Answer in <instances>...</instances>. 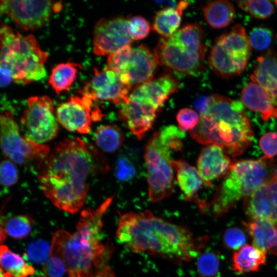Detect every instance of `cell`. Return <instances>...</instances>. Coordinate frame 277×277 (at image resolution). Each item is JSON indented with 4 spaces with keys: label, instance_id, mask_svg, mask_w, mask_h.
I'll return each instance as SVG.
<instances>
[{
    "label": "cell",
    "instance_id": "1",
    "mask_svg": "<svg viewBox=\"0 0 277 277\" xmlns=\"http://www.w3.org/2000/svg\"><path fill=\"white\" fill-rule=\"evenodd\" d=\"M108 169L106 159L92 145L79 137L66 138L50 152L39 169L38 180L54 206L74 213L85 203L88 177Z\"/></svg>",
    "mask_w": 277,
    "mask_h": 277
},
{
    "label": "cell",
    "instance_id": "2",
    "mask_svg": "<svg viewBox=\"0 0 277 277\" xmlns=\"http://www.w3.org/2000/svg\"><path fill=\"white\" fill-rule=\"evenodd\" d=\"M116 235L118 242L132 251L147 252L176 263L195 258L208 239L194 237L186 227L147 210L120 215Z\"/></svg>",
    "mask_w": 277,
    "mask_h": 277
},
{
    "label": "cell",
    "instance_id": "3",
    "mask_svg": "<svg viewBox=\"0 0 277 277\" xmlns=\"http://www.w3.org/2000/svg\"><path fill=\"white\" fill-rule=\"evenodd\" d=\"M113 199V196L107 198L95 210H83L73 233L63 229L54 233L50 256L56 257L63 262L69 277H92L95 267L107 265L101 231L103 217Z\"/></svg>",
    "mask_w": 277,
    "mask_h": 277
},
{
    "label": "cell",
    "instance_id": "4",
    "mask_svg": "<svg viewBox=\"0 0 277 277\" xmlns=\"http://www.w3.org/2000/svg\"><path fill=\"white\" fill-rule=\"evenodd\" d=\"M243 104L220 94L208 96L199 122L190 131L192 138L206 145H217L233 157L251 145L253 132Z\"/></svg>",
    "mask_w": 277,
    "mask_h": 277
},
{
    "label": "cell",
    "instance_id": "5",
    "mask_svg": "<svg viewBox=\"0 0 277 277\" xmlns=\"http://www.w3.org/2000/svg\"><path fill=\"white\" fill-rule=\"evenodd\" d=\"M273 157L243 160L232 164L210 204L215 216L228 212L240 200L245 199L274 175Z\"/></svg>",
    "mask_w": 277,
    "mask_h": 277
},
{
    "label": "cell",
    "instance_id": "6",
    "mask_svg": "<svg viewBox=\"0 0 277 277\" xmlns=\"http://www.w3.org/2000/svg\"><path fill=\"white\" fill-rule=\"evenodd\" d=\"M184 131L173 125L165 126L155 132L145 147L149 198L152 202L169 196L174 187V169L171 151L182 147Z\"/></svg>",
    "mask_w": 277,
    "mask_h": 277
},
{
    "label": "cell",
    "instance_id": "7",
    "mask_svg": "<svg viewBox=\"0 0 277 277\" xmlns=\"http://www.w3.org/2000/svg\"><path fill=\"white\" fill-rule=\"evenodd\" d=\"M0 36L1 68L10 72L13 81L26 85L46 76L45 64L48 56L33 35L22 37L10 26L2 24Z\"/></svg>",
    "mask_w": 277,
    "mask_h": 277
},
{
    "label": "cell",
    "instance_id": "8",
    "mask_svg": "<svg viewBox=\"0 0 277 277\" xmlns=\"http://www.w3.org/2000/svg\"><path fill=\"white\" fill-rule=\"evenodd\" d=\"M204 37L201 27L191 24L162 38L154 52L158 64L179 74L197 76L203 70L206 50Z\"/></svg>",
    "mask_w": 277,
    "mask_h": 277
},
{
    "label": "cell",
    "instance_id": "9",
    "mask_svg": "<svg viewBox=\"0 0 277 277\" xmlns=\"http://www.w3.org/2000/svg\"><path fill=\"white\" fill-rule=\"evenodd\" d=\"M251 51L245 28L236 24L216 39L210 52L209 63L217 75L224 78H231L244 71Z\"/></svg>",
    "mask_w": 277,
    "mask_h": 277
},
{
    "label": "cell",
    "instance_id": "10",
    "mask_svg": "<svg viewBox=\"0 0 277 277\" xmlns=\"http://www.w3.org/2000/svg\"><path fill=\"white\" fill-rule=\"evenodd\" d=\"M0 124L1 145L5 155L15 164L39 170L50 152L49 147L22 134L10 112L1 114Z\"/></svg>",
    "mask_w": 277,
    "mask_h": 277
},
{
    "label": "cell",
    "instance_id": "11",
    "mask_svg": "<svg viewBox=\"0 0 277 277\" xmlns=\"http://www.w3.org/2000/svg\"><path fill=\"white\" fill-rule=\"evenodd\" d=\"M157 64L154 53L146 46H126L108 55L106 68L131 87L152 80Z\"/></svg>",
    "mask_w": 277,
    "mask_h": 277
},
{
    "label": "cell",
    "instance_id": "12",
    "mask_svg": "<svg viewBox=\"0 0 277 277\" xmlns=\"http://www.w3.org/2000/svg\"><path fill=\"white\" fill-rule=\"evenodd\" d=\"M20 121L23 134L38 144L52 140L58 131L53 102L47 95L28 98Z\"/></svg>",
    "mask_w": 277,
    "mask_h": 277
},
{
    "label": "cell",
    "instance_id": "13",
    "mask_svg": "<svg viewBox=\"0 0 277 277\" xmlns=\"http://www.w3.org/2000/svg\"><path fill=\"white\" fill-rule=\"evenodd\" d=\"M62 7L61 3L51 1L2 0L0 4L1 12L25 31L43 27L49 21L52 12L60 11Z\"/></svg>",
    "mask_w": 277,
    "mask_h": 277
},
{
    "label": "cell",
    "instance_id": "14",
    "mask_svg": "<svg viewBox=\"0 0 277 277\" xmlns=\"http://www.w3.org/2000/svg\"><path fill=\"white\" fill-rule=\"evenodd\" d=\"M131 87L115 72L107 68L100 70L94 68L93 76L78 92L92 100H107L122 105L129 102Z\"/></svg>",
    "mask_w": 277,
    "mask_h": 277
},
{
    "label": "cell",
    "instance_id": "15",
    "mask_svg": "<svg viewBox=\"0 0 277 277\" xmlns=\"http://www.w3.org/2000/svg\"><path fill=\"white\" fill-rule=\"evenodd\" d=\"M133 41L129 29V21L123 17L102 18L94 26L93 51L97 56L109 55L130 46Z\"/></svg>",
    "mask_w": 277,
    "mask_h": 277
},
{
    "label": "cell",
    "instance_id": "16",
    "mask_svg": "<svg viewBox=\"0 0 277 277\" xmlns=\"http://www.w3.org/2000/svg\"><path fill=\"white\" fill-rule=\"evenodd\" d=\"M92 100L86 96H74L60 105L55 112L58 123L67 130L87 134L91 122L101 119L102 114L97 108L92 110Z\"/></svg>",
    "mask_w": 277,
    "mask_h": 277
},
{
    "label": "cell",
    "instance_id": "17",
    "mask_svg": "<svg viewBox=\"0 0 277 277\" xmlns=\"http://www.w3.org/2000/svg\"><path fill=\"white\" fill-rule=\"evenodd\" d=\"M179 82L172 74H164L135 87L129 98L159 111L164 103L179 88Z\"/></svg>",
    "mask_w": 277,
    "mask_h": 277
},
{
    "label": "cell",
    "instance_id": "18",
    "mask_svg": "<svg viewBox=\"0 0 277 277\" xmlns=\"http://www.w3.org/2000/svg\"><path fill=\"white\" fill-rule=\"evenodd\" d=\"M250 219L262 218L277 223V179L274 176L244 199Z\"/></svg>",
    "mask_w": 277,
    "mask_h": 277
},
{
    "label": "cell",
    "instance_id": "19",
    "mask_svg": "<svg viewBox=\"0 0 277 277\" xmlns=\"http://www.w3.org/2000/svg\"><path fill=\"white\" fill-rule=\"evenodd\" d=\"M231 160L225 150L217 145L204 147L197 161V170L204 184L211 186L213 181L225 176L231 166Z\"/></svg>",
    "mask_w": 277,
    "mask_h": 277
},
{
    "label": "cell",
    "instance_id": "20",
    "mask_svg": "<svg viewBox=\"0 0 277 277\" xmlns=\"http://www.w3.org/2000/svg\"><path fill=\"white\" fill-rule=\"evenodd\" d=\"M159 111L154 108L129 98L127 103L121 105L119 119L141 140L154 124Z\"/></svg>",
    "mask_w": 277,
    "mask_h": 277
},
{
    "label": "cell",
    "instance_id": "21",
    "mask_svg": "<svg viewBox=\"0 0 277 277\" xmlns=\"http://www.w3.org/2000/svg\"><path fill=\"white\" fill-rule=\"evenodd\" d=\"M250 79L263 88L277 105V53L275 51L269 50L258 57Z\"/></svg>",
    "mask_w": 277,
    "mask_h": 277
},
{
    "label": "cell",
    "instance_id": "22",
    "mask_svg": "<svg viewBox=\"0 0 277 277\" xmlns=\"http://www.w3.org/2000/svg\"><path fill=\"white\" fill-rule=\"evenodd\" d=\"M241 98L244 106L260 113L264 121L270 117L277 118V107L265 90L256 83L251 81L244 87Z\"/></svg>",
    "mask_w": 277,
    "mask_h": 277
},
{
    "label": "cell",
    "instance_id": "23",
    "mask_svg": "<svg viewBox=\"0 0 277 277\" xmlns=\"http://www.w3.org/2000/svg\"><path fill=\"white\" fill-rule=\"evenodd\" d=\"M243 223L254 246L277 256V228L274 223L262 218L250 219Z\"/></svg>",
    "mask_w": 277,
    "mask_h": 277
},
{
    "label": "cell",
    "instance_id": "24",
    "mask_svg": "<svg viewBox=\"0 0 277 277\" xmlns=\"http://www.w3.org/2000/svg\"><path fill=\"white\" fill-rule=\"evenodd\" d=\"M171 164L185 200L197 203L196 195L204 184L197 169L182 160H172Z\"/></svg>",
    "mask_w": 277,
    "mask_h": 277
},
{
    "label": "cell",
    "instance_id": "25",
    "mask_svg": "<svg viewBox=\"0 0 277 277\" xmlns=\"http://www.w3.org/2000/svg\"><path fill=\"white\" fill-rule=\"evenodd\" d=\"M232 268L238 273L258 271L266 262V252L255 246L246 245L233 253Z\"/></svg>",
    "mask_w": 277,
    "mask_h": 277
},
{
    "label": "cell",
    "instance_id": "26",
    "mask_svg": "<svg viewBox=\"0 0 277 277\" xmlns=\"http://www.w3.org/2000/svg\"><path fill=\"white\" fill-rule=\"evenodd\" d=\"M235 13L233 5L228 1H213L204 8L206 22L211 27L216 29L227 27L232 22Z\"/></svg>",
    "mask_w": 277,
    "mask_h": 277
},
{
    "label": "cell",
    "instance_id": "27",
    "mask_svg": "<svg viewBox=\"0 0 277 277\" xmlns=\"http://www.w3.org/2000/svg\"><path fill=\"white\" fill-rule=\"evenodd\" d=\"M78 68H82L81 64L68 62L61 63L52 69L49 83L56 94L69 90L76 79Z\"/></svg>",
    "mask_w": 277,
    "mask_h": 277
},
{
    "label": "cell",
    "instance_id": "28",
    "mask_svg": "<svg viewBox=\"0 0 277 277\" xmlns=\"http://www.w3.org/2000/svg\"><path fill=\"white\" fill-rule=\"evenodd\" d=\"M0 261L1 269L11 277H27L34 273L32 266L6 245L1 246Z\"/></svg>",
    "mask_w": 277,
    "mask_h": 277
},
{
    "label": "cell",
    "instance_id": "29",
    "mask_svg": "<svg viewBox=\"0 0 277 277\" xmlns=\"http://www.w3.org/2000/svg\"><path fill=\"white\" fill-rule=\"evenodd\" d=\"M96 145L104 151L112 152L123 145L124 135L121 129L115 125L100 126L94 134Z\"/></svg>",
    "mask_w": 277,
    "mask_h": 277
},
{
    "label": "cell",
    "instance_id": "30",
    "mask_svg": "<svg viewBox=\"0 0 277 277\" xmlns=\"http://www.w3.org/2000/svg\"><path fill=\"white\" fill-rule=\"evenodd\" d=\"M181 15L182 14L175 8H164L156 13L153 29L165 38H169L178 30L181 22Z\"/></svg>",
    "mask_w": 277,
    "mask_h": 277
},
{
    "label": "cell",
    "instance_id": "31",
    "mask_svg": "<svg viewBox=\"0 0 277 277\" xmlns=\"http://www.w3.org/2000/svg\"><path fill=\"white\" fill-rule=\"evenodd\" d=\"M32 219L26 215H17L9 219L5 223L4 228H1V234L9 235L17 239L27 236L30 232L32 227Z\"/></svg>",
    "mask_w": 277,
    "mask_h": 277
},
{
    "label": "cell",
    "instance_id": "32",
    "mask_svg": "<svg viewBox=\"0 0 277 277\" xmlns=\"http://www.w3.org/2000/svg\"><path fill=\"white\" fill-rule=\"evenodd\" d=\"M236 3L240 8L258 19L270 17L274 10L273 4L269 1H239Z\"/></svg>",
    "mask_w": 277,
    "mask_h": 277
},
{
    "label": "cell",
    "instance_id": "33",
    "mask_svg": "<svg viewBox=\"0 0 277 277\" xmlns=\"http://www.w3.org/2000/svg\"><path fill=\"white\" fill-rule=\"evenodd\" d=\"M220 259L217 253L208 250L203 253L197 261V270L201 277H213L219 270Z\"/></svg>",
    "mask_w": 277,
    "mask_h": 277
},
{
    "label": "cell",
    "instance_id": "34",
    "mask_svg": "<svg viewBox=\"0 0 277 277\" xmlns=\"http://www.w3.org/2000/svg\"><path fill=\"white\" fill-rule=\"evenodd\" d=\"M248 37L251 47L261 50L269 46L272 42V34L266 28L258 27L251 30Z\"/></svg>",
    "mask_w": 277,
    "mask_h": 277
},
{
    "label": "cell",
    "instance_id": "35",
    "mask_svg": "<svg viewBox=\"0 0 277 277\" xmlns=\"http://www.w3.org/2000/svg\"><path fill=\"white\" fill-rule=\"evenodd\" d=\"M200 115L194 110L184 108L180 110L176 114L179 128L183 131H191L197 126Z\"/></svg>",
    "mask_w": 277,
    "mask_h": 277
},
{
    "label": "cell",
    "instance_id": "36",
    "mask_svg": "<svg viewBox=\"0 0 277 277\" xmlns=\"http://www.w3.org/2000/svg\"><path fill=\"white\" fill-rule=\"evenodd\" d=\"M246 240V236L243 231L236 227L227 229L223 237L225 246L228 249L233 250L242 248L245 244Z\"/></svg>",
    "mask_w": 277,
    "mask_h": 277
},
{
    "label": "cell",
    "instance_id": "37",
    "mask_svg": "<svg viewBox=\"0 0 277 277\" xmlns=\"http://www.w3.org/2000/svg\"><path fill=\"white\" fill-rule=\"evenodd\" d=\"M129 29L133 40H138L145 38L150 30L148 22L143 17L135 16L129 21Z\"/></svg>",
    "mask_w": 277,
    "mask_h": 277
},
{
    "label": "cell",
    "instance_id": "38",
    "mask_svg": "<svg viewBox=\"0 0 277 277\" xmlns=\"http://www.w3.org/2000/svg\"><path fill=\"white\" fill-rule=\"evenodd\" d=\"M18 171L13 162L10 160H4L0 167L1 183L4 186H11L17 182Z\"/></svg>",
    "mask_w": 277,
    "mask_h": 277
},
{
    "label": "cell",
    "instance_id": "39",
    "mask_svg": "<svg viewBox=\"0 0 277 277\" xmlns=\"http://www.w3.org/2000/svg\"><path fill=\"white\" fill-rule=\"evenodd\" d=\"M50 245L46 242L39 241L31 244L28 248V257L33 261L37 263L44 264L50 257Z\"/></svg>",
    "mask_w": 277,
    "mask_h": 277
},
{
    "label": "cell",
    "instance_id": "40",
    "mask_svg": "<svg viewBox=\"0 0 277 277\" xmlns=\"http://www.w3.org/2000/svg\"><path fill=\"white\" fill-rule=\"evenodd\" d=\"M259 145L265 156L273 157L277 155V132H268L263 134Z\"/></svg>",
    "mask_w": 277,
    "mask_h": 277
},
{
    "label": "cell",
    "instance_id": "41",
    "mask_svg": "<svg viewBox=\"0 0 277 277\" xmlns=\"http://www.w3.org/2000/svg\"><path fill=\"white\" fill-rule=\"evenodd\" d=\"M44 270L49 277H61L67 272L63 262L56 257L50 256L44 264Z\"/></svg>",
    "mask_w": 277,
    "mask_h": 277
},
{
    "label": "cell",
    "instance_id": "42",
    "mask_svg": "<svg viewBox=\"0 0 277 277\" xmlns=\"http://www.w3.org/2000/svg\"><path fill=\"white\" fill-rule=\"evenodd\" d=\"M134 173V169L131 164L126 159H121L118 162L117 174L121 180L130 179Z\"/></svg>",
    "mask_w": 277,
    "mask_h": 277
},
{
    "label": "cell",
    "instance_id": "43",
    "mask_svg": "<svg viewBox=\"0 0 277 277\" xmlns=\"http://www.w3.org/2000/svg\"><path fill=\"white\" fill-rule=\"evenodd\" d=\"M92 277H115L112 269L107 265L100 268Z\"/></svg>",
    "mask_w": 277,
    "mask_h": 277
},
{
    "label": "cell",
    "instance_id": "44",
    "mask_svg": "<svg viewBox=\"0 0 277 277\" xmlns=\"http://www.w3.org/2000/svg\"><path fill=\"white\" fill-rule=\"evenodd\" d=\"M189 2L188 1H182L179 2L176 4V9L181 14H182L183 11L188 7Z\"/></svg>",
    "mask_w": 277,
    "mask_h": 277
},
{
    "label": "cell",
    "instance_id": "45",
    "mask_svg": "<svg viewBox=\"0 0 277 277\" xmlns=\"http://www.w3.org/2000/svg\"><path fill=\"white\" fill-rule=\"evenodd\" d=\"M274 176L275 177V178L277 179V166L275 167V171H274Z\"/></svg>",
    "mask_w": 277,
    "mask_h": 277
},
{
    "label": "cell",
    "instance_id": "46",
    "mask_svg": "<svg viewBox=\"0 0 277 277\" xmlns=\"http://www.w3.org/2000/svg\"><path fill=\"white\" fill-rule=\"evenodd\" d=\"M275 3H276V4L277 5V1H275Z\"/></svg>",
    "mask_w": 277,
    "mask_h": 277
},
{
    "label": "cell",
    "instance_id": "47",
    "mask_svg": "<svg viewBox=\"0 0 277 277\" xmlns=\"http://www.w3.org/2000/svg\"><path fill=\"white\" fill-rule=\"evenodd\" d=\"M38 277H43V276H38Z\"/></svg>",
    "mask_w": 277,
    "mask_h": 277
}]
</instances>
